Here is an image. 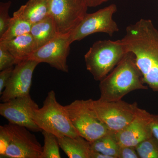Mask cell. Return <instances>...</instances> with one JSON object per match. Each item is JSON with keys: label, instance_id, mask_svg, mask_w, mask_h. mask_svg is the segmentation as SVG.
<instances>
[{"label": "cell", "instance_id": "484cf974", "mask_svg": "<svg viewBox=\"0 0 158 158\" xmlns=\"http://www.w3.org/2000/svg\"><path fill=\"white\" fill-rule=\"evenodd\" d=\"M118 158H140L136 151L135 147L121 146Z\"/></svg>", "mask_w": 158, "mask_h": 158}, {"label": "cell", "instance_id": "8992f818", "mask_svg": "<svg viewBox=\"0 0 158 158\" xmlns=\"http://www.w3.org/2000/svg\"><path fill=\"white\" fill-rule=\"evenodd\" d=\"M90 104L98 118L110 131L117 133L125 127L135 117L138 104L121 100L104 101L90 99Z\"/></svg>", "mask_w": 158, "mask_h": 158}, {"label": "cell", "instance_id": "8fae6325", "mask_svg": "<svg viewBox=\"0 0 158 158\" xmlns=\"http://www.w3.org/2000/svg\"><path fill=\"white\" fill-rule=\"evenodd\" d=\"M11 140L1 158H40L43 147L28 129L9 123Z\"/></svg>", "mask_w": 158, "mask_h": 158}, {"label": "cell", "instance_id": "7c38bea8", "mask_svg": "<svg viewBox=\"0 0 158 158\" xmlns=\"http://www.w3.org/2000/svg\"><path fill=\"white\" fill-rule=\"evenodd\" d=\"M39 62L27 59L15 65L5 89L1 94L3 102L30 94L34 72Z\"/></svg>", "mask_w": 158, "mask_h": 158}, {"label": "cell", "instance_id": "9c48e42d", "mask_svg": "<svg viewBox=\"0 0 158 158\" xmlns=\"http://www.w3.org/2000/svg\"><path fill=\"white\" fill-rule=\"evenodd\" d=\"M71 44L70 34H58L36 50L28 59L48 63L58 70L68 73L67 59Z\"/></svg>", "mask_w": 158, "mask_h": 158}, {"label": "cell", "instance_id": "30bf717a", "mask_svg": "<svg viewBox=\"0 0 158 158\" xmlns=\"http://www.w3.org/2000/svg\"><path fill=\"white\" fill-rule=\"evenodd\" d=\"M39 108L31 95L16 98L0 104V115L10 123L24 127L35 132L42 130L34 122V111Z\"/></svg>", "mask_w": 158, "mask_h": 158}, {"label": "cell", "instance_id": "ac0fdd59", "mask_svg": "<svg viewBox=\"0 0 158 158\" xmlns=\"http://www.w3.org/2000/svg\"><path fill=\"white\" fill-rule=\"evenodd\" d=\"M90 145L91 150L101 153L110 158H118L121 147L117 141L116 134L111 131L90 142Z\"/></svg>", "mask_w": 158, "mask_h": 158}, {"label": "cell", "instance_id": "9a60e30c", "mask_svg": "<svg viewBox=\"0 0 158 158\" xmlns=\"http://www.w3.org/2000/svg\"><path fill=\"white\" fill-rule=\"evenodd\" d=\"M59 147L69 158H91L90 142L81 136L58 138Z\"/></svg>", "mask_w": 158, "mask_h": 158}, {"label": "cell", "instance_id": "277c9868", "mask_svg": "<svg viewBox=\"0 0 158 158\" xmlns=\"http://www.w3.org/2000/svg\"><path fill=\"white\" fill-rule=\"evenodd\" d=\"M33 118L40 128L53 134L57 138L79 136L71 122L65 106L57 102L54 90L48 93L42 107L35 110Z\"/></svg>", "mask_w": 158, "mask_h": 158}, {"label": "cell", "instance_id": "603a6c76", "mask_svg": "<svg viewBox=\"0 0 158 158\" xmlns=\"http://www.w3.org/2000/svg\"><path fill=\"white\" fill-rule=\"evenodd\" d=\"M17 64L16 59L2 43L0 42V71Z\"/></svg>", "mask_w": 158, "mask_h": 158}, {"label": "cell", "instance_id": "d6986e66", "mask_svg": "<svg viewBox=\"0 0 158 158\" xmlns=\"http://www.w3.org/2000/svg\"><path fill=\"white\" fill-rule=\"evenodd\" d=\"M32 24L22 16L18 10L13 13L8 30L0 37L1 40H10L31 32Z\"/></svg>", "mask_w": 158, "mask_h": 158}, {"label": "cell", "instance_id": "52a82bcc", "mask_svg": "<svg viewBox=\"0 0 158 158\" xmlns=\"http://www.w3.org/2000/svg\"><path fill=\"white\" fill-rule=\"evenodd\" d=\"M50 15L59 34H70L87 14L85 0H48Z\"/></svg>", "mask_w": 158, "mask_h": 158}, {"label": "cell", "instance_id": "7a4b0ae2", "mask_svg": "<svg viewBox=\"0 0 158 158\" xmlns=\"http://www.w3.org/2000/svg\"><path fill=\"white\" fill-rule=\"evenodd\" d=\"M100 97L104 101L121 100L131 91L147 90L134 54L128 52L99 85Z\"/></svg>", "mask_w": 158, "mask_h": 158}, {"label": "cell", "instance_id": "ba28073f", "mask_svg": "<svg viewBox=\"0 0 158 158\" xmlns=\"http://www.w3.org/2000/svg\"><path fill=\"white\" fill-rule=\"evenodd\" d=\"M117 10L116 4H112L94 13H87L70 33L72 43L95 33H106L112 37L119 31L118 25L113 19V15Z\"/></svg>", "mask_w": 158, "mask_h": 158}, {"label": "cell", "instance_id": "4316f807", "mask_svg": "<svg viewBox=\"0 0 158 158\" xmlns=\"http://www.w3.org/2000/svg\"><path fill=\"white\" fill-rule=\"evenodd\" d=\"M151 127L153 135L158 140V114L156 115L152 114Z\"/></svg>", "mask_w": 158, "mask_h": 158}, {"label": "cell", "instance_id": "5b68a950", "mask_svg": "<svg viewBox=\"0 0 158 158\" xmlns=\"http://www.w3.org/2000/svg\"><path fill=\"white\" fill-rule=\"evenodd\" d=\"M72 124L80 136L90 142L110 131L98 118L90 99L76 100L65 106Z\"/></svg>", "mask_w": 158, "mask_h": 158}, {"label": "cell", "instance_id": "6da1fadb", "mask_svg": "<svg viewBox=\"0 0 158 158\" xmlns=\"http://www.w3.org/2000/svg\"><path fill=\"white\" fill-rule=\"evenodd\" d=\"M127 52L134 54L143 82L158 91V31L151 20L141 19L126 29L121 39Z\"/></svg>", "mask_w": 158, "mask_h": 158}, {"label": "cell", "instance_id": "83f0119b", "mask_svg": "<svg viewBox=\"0 0 158 158\" xmlns=\"http://www.w3.org/2000/svg\"><path fill=\"white\" fill-rule=\"evenodd\" d=\"M88 7H95L110 0H85Z\"/></svg>", "mask_w": 158, "mask_h": 158}, {"label": "cell", "instance_id": "7402d4cb", "mask_svg": "<svg viewBox=\"0 0 158 158\" xmlns=\"http://www.w3.org/2000/svg\"><path fill=\"white\" fill-rule=\"evenodd\" d=\"M11 1L0 3V37L3 36L9 28L11 17L9 15Z\"/></svg>", "mask_w": 158, "mask_h": 158}, {"label": "cell", "instance_id": "cb8c5ba5", "mask_svg": "<svg viewBox=\"0 0 158 158\" xmlns=\"http://www.w3.org/2000/svg\"><path fill=\"white\" fill-rule=\"evenodd\" d=\"M11 130L9 124L0 126V157L4 154L11 140Z\"/></svg>", "mask_w": 158, "mask_h": 158}, {"label": "cell", "instance_id": "3957f363", "mask_svg": "<svg viewBox=\"0 0 158 158\" xmlns=\"http://www.w3.org/2000/svg\"><path fill=\"white\" fill-rule=\"evenodd\" d=\"M121 40H104L93 44L85 54L87 70L100 81L110 73L127 53Z\"/></svg>", "mask_w": 158, "mask_h": 158}, {"label": "cell", "instance_id": "2e32d148", "mask_svg": "<svg viewBox=\"0 0 158 158\" xmlns=\"http://www.w3.org/2000/svg\"><path fill=\"white\" fill-rule=\"evenodd\" d=\"M18 10L32 25L50 15L48 0H29Z\"/></svg>", "mask_w": 158, "mask_h": 158}, {"label": "cell", "instance_id": "44dd1931", "mask_svg": "<svg viewBox=\"0 0 158 158\" xmlns=\"http://www.w3.org/2000/svg\"><path fill=\"white\" fill-rule=\"evenodd\" d=\"M140 158H158V140L153 135L135 147Z\"/></svg>", "mask_w": 158, "mask_h": 158}, {"label": "cell", "instance_id": "d4e9b609", "mask_svg": "<svg viewBox=\"0 0 158 158\" xmlns=\"http://www.w3.org/2000/svg\"><path fill=\"white\" fill-rule=\"evenodd\" d=\"M14 66L6 68L1 71L0 72V94H2L6 88V85L9 82V79L11 77L13 70Z\"/></svg>", "mask_w": 158, "mask_h": 158}, {"label": "cell", "instance_id": "ffe728a7", "mask_svg": "<svg viewBox=\"0 0 158 158\" xmlns=\"http://www.w3.org/2000/svg\"><path fill=\"white\" fill-rule=\"evenodd\" d=\"M44 145L40 158H60L58 138L52 133L42 131Z\"/></svg>", "mask_w": 158, "mask_h": 158}, {"label": "cell", "instance_id": "5bb4252c", "mask_svg": "<svg viewBox=\"0 0 158 158\" xmlns=\"http://www.w3.org/2000/svg\"><path fill=\"white\" fill-rule=\"evenodd\" d=\"M0 42L2 43L14 56L17 64L27 60L37 50L34 38L30 33L21 35L10 40H1Z\"/></svg>", "mask_w": 158, "mask_h": 158}, {"label": "cell", "instance_id": "e0dca14e", "mask_svg": "<svg viewBox=\"0 0 158 158\" xmlns=\"http://www.w3.org/2000/svg\"><path fill=\"white\" fill-rule=\"evenodd\" d=\"M30 34L34 38L37 50L59 34L51 15L32 25Z\"/></svg>", "mask_w": 158, "mask_h": 158}, {"label": "cell", "instance_id": "4fadbf2b", "mask_svg": "<svg viewBox=\"0 0 158 158\" xmlns=\"http://www.w3.org/2000/svg\"><path fill=\"white\" fill-rule=\"evenodd\" d=\"M152 114L138 108L132 121L123 129L115 133L120 146L136 147L153 136L151 123Z\"/></svg>", "mask_w": 158, "mask_h": 158}]
</instances>
